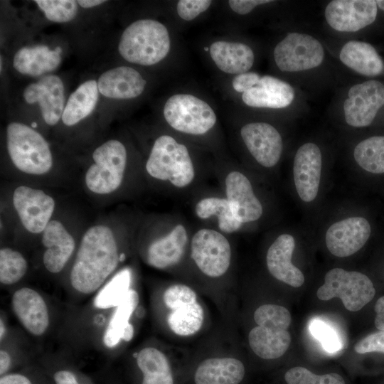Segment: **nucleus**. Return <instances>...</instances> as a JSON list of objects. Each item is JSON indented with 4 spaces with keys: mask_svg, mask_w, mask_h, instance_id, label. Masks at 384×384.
<instances>
[{
    "mask_svg": "<svg viewBox=\"0 0 384 384\" xmlns=\"http://www.w3.org/2000/svg\"><path fill=\"white\" fill-rule=\"evenodd\" d=\"M97 82L90 80L82 83L69 96L62 121L66 126H73L87 117L95 108L98 100Z\"/></svg>",
    "mask_w": 384,
    "mask_h": 384,
    "instance_id": "obj_32",
    "label": "nucleus"
},
{
    "mask_svg": "<svg viewBox=\"0 0 384 384\" xmlns=\"http://www.w3.org/2000/svg\"><path fill=\"white\" fill-rule=\"evenodd\" d=\"M252 351L260 358L267 360L281 357L289 348L291 335L287 330L256 326L248 335Z\"/></svg>",
    "mask_w": 384,
    "mask_h": 384,
    "instance_id": "obj_30",
    "label": "nucleus"
},
{
    "mask_svg": "<svg viewBox=\"0 0 384 384\" xmlns=\"http://www.w3.org/2000/svg\"><path fill=\"white\" fill-rule=\"evenodd\" d=\"M23 98L28 104L39 105L47 124L53 126L62 118L65 106L64 85L58 75H45L29 84L24 89Z\"/></svg>",
    "mask_w": 384,
    "mask_h": 384,
    "instance_id": "obj_18",
    "label": "nucleus"
},
{
    "mask_svg": "<svg viewBox=\"0 0 384 384\" xmlns=\"http://www.w3.org/2000/svg\"><path fill=\"white\" fill-rule=\"evenodd\" d=\"M37 126L36 123V122H33L32 124H31V127L32 128H34Z\"/></svg>",
    "mask_w": 384,
    "mask_h": 384,
    "instance_id": "obj_52",
    "label": "nucleus"
},
{
    "mask_svg": "<svg viewBox=\"0 0 384 384\" xmlns=\"http://www.w3.org/2000/svg\"><path fill=\"white\" fill-rule=\"evenodd\" d=\"M261 76L255 72H245L237 75L232 80V86L238 92L244 93L257 85Z\"/></svg>",
    "mask_w": 384,
    "mask_h": 384,
    "instance_id": "obj_46",
    "label": "nucleus"
},
{
    "mask_svg": "<svg viewBox=\"0 0 384 384\" xmlns=\"http://www.w3.org/2000/svg\"><path fill=\"white\" fill-rule=\"evenodd\" d=\"M13 204L22 225L32 233L44 230L55 208L52 197L41 190L26 186L15 189Z\"/></svg>",
    "mask_w": 384,
    "mask_h": 384,
    "instance_id": "obj_13",
    "label": "nucleus"
},
{
    "mask_svg": "<svg viewBox=\"0 0 384 384\" xmlns=\"http://www.w3.org/2000/svg\"><path fill=\"white\" fill-rule=\"evenodd\" d=\"M211 3L210 0H181L177 4L176 10L180 18L191 21L206 11Z\"/></svg>",
    "mask_w": 384,
    "mask_h": 384,
    "instance_id": "obj_44",
    "label": "nucleus"
},
{
    "mask_svg": "<svg viewBox=\"0 0 384 384\" xmlns=\"http://www.w3.org/2000/svg\"><path fill=\"white\" fill-rule=\"evenodd\" d=\"M42 243L46 247L43 264L51 274L61 272L75 250V242L63 225L58 220H50L43 231Z\"/></svg>",
    "mask_w": 384,
    "mask_h": 384,
    "instance_id": "obj_20",
    "label": "nucleus"
},
{
    "mask_svg": "<svg viewBox=\"0 0 384 384\" xmlns=\"http://www.w3.org/2000/svg\"><path fill=\"white\" fill-rule=\"evenodd\" d=\"M322 154L319 146L307 142L300 146L294 159L293 176L297 192L304 202L313 201L319 191Z\"/></svg>",
    "mask_w": 384,
    "mask_h": 384,
    "instance_id": "obj_17",
    "label": "nucleus"
},
{
    "mask_svg": "<svg viewBox=\"0 0 384 384\" xmlns=\"http://www.w3.org/2000/svg\"><path fill=\"white\" fill-rule=\"evenodd\" d=\"M170 46L169 33L164 24L154 19H140L123 31L118 50L131 63L152 65L166 58Z\"/></svg>",
    "mask_w": 384,
    "mask_h": 384,
    "instance_id": "obj_2",
    "label": "nucleus"
},
{
    "mask_svg": "<svg viewBox=\"0 0 384 384\" xmlns=\"http://www.w3.org/2000/svg\"><path fill=\"white\" fill-rule=\"evenodd\" d=\"M146 169L153 178L169 181L178 188L189 185L195 176L188 149L169 135H161L155 140Z\"/></svg>",
    "mask_w": 384,
    "mask_h": 384,
    "instance_id": "obj_4",
    "label": "nucleus"
},
{
    "mask_svg": "<svg viewBox=\"0 0 384 384\" xmlns=\"http://www.w3.org/2000/svg\"><path fill=\"white\" fill-rule=\"evenodd\" d=\"M378 7L373 0H334L324 11L328 24L341 32H356L373 23Z\"/></svg>",
    "mask_w": 384,
    "mask_h": 384,
    "instance_id": "obj_14",
    "label": "nucleus"
},
{
    "mask_svg": "<svg viewBox=\"0 0 384 384\" xmlns=\"http://www.w3.org/2000/svg\"><path fill=\"white\" fill-rule=\"evenodd\" d=\"M123 258L110 228L100 225L89 228L69 272L68 296L72 301L92 297L110 279Z\"/></svg>",
    "mask_w": 384,
    "mask_h": 384,
    "instance_id": "obj_1",
    "label": "nucleus"
},
{
    "mask_svg": "<svg viewBox=\"0 0 384 384\" xmlns=\"http://www.w3.org/2000/svg\"><path fill=\"white\" fill-rule=\"evenodd\" d=\"M137 384H175L174 373L166 354L154 346H146L133 355Z\"/></svg>",
    "mask_w": 384,
    "mask_h": 384,
    "instance_id": "obj_25",
    "label": "nucleus"
},
{
    "mask_svg": "<svg viewBox=\"0 0 384 384\" xmlns=\"http://www.w3.org/2000/svg\"><path fill=\"white\" fill-rule=\"evenodd\" d=\"M78 4L82 8L89 9L94 6L100 5L106 1L105 0H78L77 1Z\"/></svg>",
    "mask_w": 384,
    "mask_h": 384,
    "instance_id": "obj_50",
    "label": "nucleus"
},
{
    "mask_svg": "<svg viewBox=\"0 0 384 384\" xmlns=\"http://www.w3.org/2000/svg\"><path fill=\"white\" fill-rule=\"evenodd\" d=\"M191 247L193 260L206 276L218 277L228 270L231 247L220 233L212 229H201L194 234Z\"/></svg>",
    "mask_w": 384,
    "mask_h": 384,
    "instance_id": "obj_11",
    "label": "nucleus"
},
{
    "mask_svg": "<svg viewBox=\"0 0 384 384\" xmlns=\"http://www.w3.org/2000/svg\"><path fill=\"white\" fill-rule=\"evenodd\" d=\"M205 50H206V51L208 50V48L205 47Z\"/></svg>",
    "mask_w": 384,
    "mask_h": 384,
    "instance_id": "obj_53",
    "label": "nucleus"
},
{
    "mask_svg": "<svg viewBox=\"0 0 384 384\" xmlns=\"http://www.w3.org/2000/svg\"><path fill=\"white\" fill-rule=\"evenodd\" d=\"M209 53L216 66L229 74L248 72L255 60L252 48L239 42L215 41L210 45Z\"/></svg>",
    "mask_w": 384,
    "mask_h": 384,
    "instance_id": "obj_28",
    "label": "nucleus"
},
{
    "mask_svg": "<svg viewBox=\"0 0 384 384\" xmlns=\"http://www.w3.org/2000/svg\"><path fill=\"white\" fill-rule=\"evenodd\" d=\"M375 289L372 281L366 274L342 268H333L324 277V283L316 292L324 301L340 298L346 309L357 311L374 297Z\"/></svg>",
    "mask_w": 384,
    "mask_h": 384,
    "instance_id": "obj_5",
    "label": "nucleus"
},
{
    "mask_svg": "<svg viewBox=\"0 0 384 384\" xmlns=\"http://www.w3.org/2000/svg\"><path fill=\"white\" fill-rule=\"evenodd\" d=\"M370 225L363 217H349L333 223L325 241L329 251L338 257H348L361 250L370 235Z\"/></svg>",
    "mask_w": 384,
    "mask_h": 384,
    "instance_id": "obj_15",
    "label": "nucleus"
},
{
    "mask_svg": "<svg viewBox=\"0 0 384 384\" xmlns=\"http://www.w3.org/2000/svg\"><path fill=\"white\" fill-rule=\"evenodd\" d=\"M311 334L322 344L327 352L333 353L341 348V341L337 331L323 320L315 319L309 325Z\"/></svg>",
    "mask_w": 384,
    "mask_h": 384,
    "instance_id": "obj_41",
    "label": "nucleus"
},
{
    "mask_svg": "<svg viewBox=\"0 0 384 384\" xmlns=\"http://www.w3.org/2000/svg\"><path fill=\"white\" fill-rule=\"evenodd\" d=\"M294 97L291 85L271 75L261 77L257 85L242 94L245 105L257 108H284L291 105Z\"/></svg>",
    "mask_w": 384,
    "mask_h": 384,
    "instance_id": "obj_22",
    "label": "nucleus"
},
{
    "mask_svg": "<svg viewBox=\"0 0 384 384\" xmlns=\"http://www.w3.org/2000/svg\"><path fill=\"white\" fill-rule=\"evenodd\" d=\"M375 326L379 330H384V296L380 297L375 304Z\"/></svg>",
    "mask_w": 384,
    "mask_h": 384,
    "instance_id": "obj_48",
    "label": "nucleus"
},
{
    "mask_svg": "<svg viewBox=\"0 0 384 384\" xmlns=\"http://www.w3.org/2000/svg\"><path fill=\"white\" fill-rule=\"evenodd\" d=\"M11 308L25 332L35 338L47 336L54 324L53 307L37 289L23 286L11 294Z\"/></svg>",
    "mask_w": 384,
    "mask_h": 384,
    "instance_id": "obj_8",
    "label": "nucleus"
},
{
    "mask_svg": "<svg viewBox=\"0 0 384 384\" xmlns=\"http://www.w3.org/2000/svg\"><path fill=\"white\" fill-rule=\"evenodd\" d=\"M254 320L258 326L287 330L291 324V314L282 306L264 304L254 312Z\"/></svg>",
    "mask_w": 384,
    "mask_h": 384,
    "instance_id": "obj_38",
    "label": "nucleus"
},
{
    "mask_svg": "<svg viewBox=\"0 0 384 384\" xmlns=\"http://www.w3.org/2000/svg\"><path fill=\"white\" fill-rule=\"evenodd\" d=\"M139 303L138 292L130 288L120 302L112 308L94 342V346L104 354L112 358L123 343L132 339L134 327L131 319L139 309Z\"/></svg>",
    "mask_w": 384,
    "mask_h": 384,
    "instance_id": "obj_9",
    "label": "nucleus"
},
{
    "mask_svg": "<svg viewBox=\"0 0 384 384\" xmlns=\"http://www.w3.org/2000/svg\"><path fill=\"white\" fill-rule=\"evenodd\" d=\"M34 2L49 21L56 23L72 21L78 11V4L74 0H36Z\"/></svg>",
    "mask_w": 384,
    "mask_h": 384,
    "instance_id": "obj_39",
    "label": "nucleus"
},
{
    "mask_svg": "<svg viewBox=\"0 0 384 384\" xmlns=\"http://www.w3.org/2000/svg\"><path fill=\"white\" fill-rule=\"evenodd\" d=\"M163 302L169 309L186 302L197 301V294L187 285L176 284L169 287L162 296Z\"/></svg>",
    "mask_w": 384,
    "mask_h": 384,
    "instance_id": "obj_43",
    "label": "nucleus"
},
{
    "mask_svg": "<svg viewBox=\"0 0 384 384\" xmlns=\"http://www.w3.org/2000/svg\"><path fill=\"white\" fill-rule=\"evenodd\" d=\"M188 241L186 230L177 225L169 234L151 243L146 250L147 264L156 269H165L181 259Z\"/></svg>",
    "mask_w": 384,
    "mask_h": 384,
    "instance_id": "obj_27",
    "label": "nucleus"
},
{
    "mask_svg": "<svg viewBox=\"0 0 384 384\" xmlns=\"http://www.w3.org/2000/svg\"><path fill=\"white\" fill-rule=\"evenodd\" d=\"M5 314L1 312L0 317V342L3 341L11 332Z\"/></svg>",
    "mask_w": 384,
    "mask_h": 384,
    "instance_id": "obj_49",
    "label": "nucleus"
},
{
    "mask_svg": "<svg viewBox=\"0 0 384 384\" xmlns=\"http://www.w3.org/2000/svg\"><path fill=\"white\" fill-rule=\"evenodd\" d=\"M272 2L268 0H230L228 5L235 13L245 15L250 13L257 6Z\"/></svg>",
    "mask_w": 384,
    "mask_h": 384,
    "instance_id": "obj_47",
    "label": "nucleus"
},
{
    "mask_svg": "<svg viewBox=\"0 0 384 384\" xmlns=\"http://www.w3.org/2000/svg\"><path fill=\"white\" fill-rule=\"evenodd\" d=\"M169 310L167 324L171 331L176 335L188 336L201 329L204 312L198 301L181 304Z\"/></svg>",
    "mask_w": 384,
    "mask_h": 384,
    "instance_id": "obj_33",
    "label": "nucleus"
},
{
    "mask_svg": "<svg viewBox=\"0 0 384 384\" xmlns=\"http://www.w3.org/2000/svg\"><path fill=\"white\" fill-rule=\"evenodd\" d=\"M146 82L135 69L119 66L103 73L98 78L100 94L112 99L126 100L139 96Z\"/></svg>",
    "mask_w": 384,
    "mask_h": 384,
    "instance_id": "obj_23",
    "label": "nucleus"
},
{
    "mask_svg": "<svg viewBox=\"0 0 384 384\" xmlns=\"http://www.w3.org/2000/svg\"><path fill=\"white\" fill-rule=\"evenodd\" d=\"M377 7L384 11V0H377L375 1Z\"/></svg>",
    "mask_w": 384,
    "mask_h": 384,
    "instance_id": "obj_51",
    "label": "nucleus"
},
{
    "mask_svg": "<svg viewBox=\"0 0 384 384\" xmlns=\"http://www.w3.org/2000/svg\"><path fill=\"white\" fill-rule=\"evenodd\" d=\"M62 49L54 50L45 45L20 48L13 59L14 68L20 73L38 77L55 70L61 62Z\"/></svg>",
    "mask_w": 384,
    "mask_h": 384,
    "instance_id": "obj_26",
    "label": "nucleus"
},
{
    "mask_svg": "<svg viewBox=\"0 0 384 384\" xmlns=\"http://www.w3.org/2000/svg\"><path fill=\"white\" fill-rule=\"evenodd\" d=\"M225 183L226 199L236 218L242 223L258 220L262 215V206L247 176L237 171H231Z\"/></svg>",
    "mask_w": 384,
    "mask_h": 384,
    "instance_id": "obj_19",
    "label": "nucleus"
},
{
    "mask_svg": "<svg viewBox=\"0 0 384 384\" xmlns=\"http://www.w3.org/2000/svg\"><path fill=\"white\" fill-rule=\"evenodd\" d=\"M95 161L87 169L85 183L87 188L98 194H107L120 186L127 164V150L116 139L108 140L93 152Z\"/></svg>",
    "mask_w": 384,
    "mask_h": 384,
    "instance_id": "obj_6",
    "label": "nucleus"
},
{
    "mask_svg": "<svg viewBox=\"0 0 384 384\" xmlns=\"http://www.w3.org/2000/svg\"><path fill=\"white\" fill-rule=\"evenodd\" d=\"M353 157L358 165L372 174L384 173V136H373L360 142Z\"/></svg>",
    "mask_w": 384,
    "mask_h": 384,
    "instance_id": "obj_35",
    "label": "nucleus"
},
{
    "mask_svg": "<svg viewBox=\"0 0 384 384\" xmlns=\"http://www.w3.org/2000/svg\"><path fill=\"white\" fill-rule=\"evenodd\" d=\"M354 350L360 354L372 352L384 353V330L368 334L356 343Z\"/></svg>",
    "mask_w": 384,
    "mask_h": 384,
    "instance_id": "obj_45",
    "label": "nucleus"
},
{
    "mask_svg": "<svg viewBox=\"0 0 384 384\" xmlns=\"http://www.w3.org/2000/svg\"><path fill=\"white\" fill-rule=\"evenodd\" d=\"M6 146L13 164L22 172L41 175L52 167L49 145L32 127L20 122L10 123L6 128Z\"/></svg>",
    "mask_w": 384,
    "mask_h": 384,
    "instance_id": "obj_3",
    "label": "nucleus"
},
{
    "mask_svg": "<svg viewBox=\"0 0 384 384\" xmlns=\"http://www.w3.org/2000/svg\"><path fill=\"white\" fill-rule=\"evenodd\" d=\"M163 114L173 129L193 135L208 132L216 122V115L211 107L190 94L171 96L164 105Z\"/></svg>",
    "mask_w": 384,
    "mask_h": 384,
    "instance_id": "obj_7",
    "label": "nucleus"
},
{
    "mask_svg": "<svg viewBox=\"0 0 384 384\" xmlns=\"http://www.w3.org/2000/svg\"><path fill=\"white\" fill-rule=\"evenodd\" d=\"M384 105V84L370 80L353 85L343 103L346 123L353 127L370 125Z\"/></svg>",
    "mask_w": 384,
    "mask_h": 384,
    "instance_id": "obj_12",
    "label": "nucleus"
},
{
    "mask_svg": "<svg viewBox=\"0 0 384 384\" xmlns=\"http://www.w3.org/2000/svg\"><path fill=\"white\" fill-rule=\"evenodd\" d=\"M195 211L196 215L201 219L216 215L219 229L226 233L238 230L242 224L235 216L226 198L217 197L203 198L196 205Z\"/></svg>",
    "mask_w": 384,
    "mask_h": 384,
    "instance_id": "obj_34",
    "label": "nucleus"
},
{
    "mask_svg": "<svg viewBox=\"0 0 384 384\" xmlns=\"http://www.w3.org/2000/svg\"><path fill=\"white\" fill-rule=\"evenodd\" d=\"M245 375V366L238 358H210L196 368L193 381L194 384H240Z\"/></svg>",
    "mask_w": 384,
    "mask_h": 384,
    "instance_id": "obj_24",
    "label": "nucleus"
},
{
    "mask_svg": "<svg viewBox=\"0 0 384 384\" xmlns=\"http://www.w3.org/2000/svg\"><path fill=\"white\" fill-rule=\"evenodd\" d=\"M284 380L287 384H346L338 373L316 375L301 366L289 369L284 374Z\"/></svg>",
    "mask_w": 384,
    "mask_h": 384,
    "instance_id": "obj_40",
    "label": "nucleus"
},
{
    "mask_svg": "<svg viewBox=\"0 0 384 384\" xmlns=\"http://www.w3.org/2000/svg\"><path fill=\"white\" fill-rule=\"evenodd\" d=\"M274 60L284 72H299L319 66L324 58L322 44L306 33H288L274 49Z\"/></svg>",
    "mask_w": 384,
    "mask_h": 384,
    "instance_id": "obj_10",
    "label": "nucleus"
},
{
    "mask_svg": "<svg viewBox=\"0 0 384 384\" xmlns=\"http://www.w3.org/2000/svg\"><path fill=\"white\" fill-rule=\"evenodd\" d=\"M0 384H48L34 361L18 370L0 376Z\"/></svg>",
    "mask_w": 384,
    "mask_h": 384,
    "instance_id": "obj_42",
    "label": "nucleus"
},
{
    "mask_svg": "<svg viewBox=\"0 0 384 384\" xmlns=\"http://www.w3.org/2000/svg\"><path fill=\"white\" fill-rule=\"evenodd\" d=\"M294 247L295 241L292 235H279L267 250L266 262L270 273L275 279L297 288L304 284V276L292 262Z\"/></svg>",
    "mask_w": 384,
    "mask_h": 384,
    "instance_id": "obj_21",
    "label": "nucleus"
},
{
    "mask_svg": "<svg viewBox=\"0 0 384 384\" xmlns=\"http://www.w3.org/2000/svg\"><path fill=\"white\" fill-rule=\"evenodd\" d=\"M339 58L346 66L365 76H377L384 70L383 60L375 48L364 41L346 43L341 49Z\"/></svg>",
    "mask_w": 384,
    "mask_h": 384,
    "instance_id": "obj_29",
    "label": "nucleus"
},
{
    "mask_svg": "<svg viewBox=\"0 0 384 384\" xmlns=\"http://www.w3.org/2000/svg\"><path fill=\"white\" fill-rule=\"evenodd\" d=\"M28 262L18 251L10 247L0 250V282L3 286H12L26 275Z\"/></svg>",
    "mask_w": 384,
    "mask_h": 384,
    "instance_id": "obj_37",
    "label": "nucleus"
},
{
    "mask_svg": "<svg viewBox=\"0 0 384 384\" xmlns=\"http://www.w3.org/2000/svg\"><path fill=\"white\" fill-rule=\"evenodd\" d=\"M240 135L254 159L264 167L275 166L280 159L283 142L279 132L267 122H251L244 125Z\"/></svg>",
    "mask_w": 384,
    "mask_h": 384,
    "instance_id": "obj_16",
    "label": "nucleus"
},
{
    "mask_svg": "<svg viewBox=\"0 0 384 384\" xmlns=\"http://www.w3.org/2000/svg\"><path fill=\"white\" fill-rule=\"evenodd\" d=\"M48 384H95L65 356L45 355L35 360Z\"/></svg>",
    "mask_w": 384,
    "mask_h": 384,
    "instance_id": "obj_31",
    "label": "nucleus"
},
{
    "mask_svg": "<svg viewBox=\"0 0 384 384\" xmlns=\"http://www.w3.org/2000/svg\"><path fill=\"white\" fill-rule=\"evenodd\" d=\"M11 331L0 342V376L26 367L35 361L23 351L18 337Z\"/></svg>",
    "mask_w": 384,
    "mask_h": 384,
    "instance_id": "obj_36",
    "label": "nucleus"
}]
</instances>
